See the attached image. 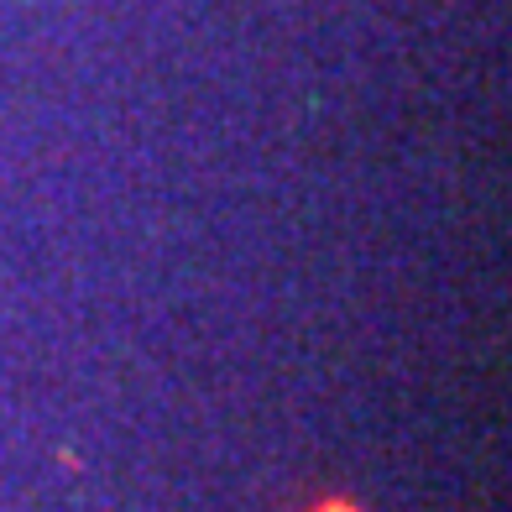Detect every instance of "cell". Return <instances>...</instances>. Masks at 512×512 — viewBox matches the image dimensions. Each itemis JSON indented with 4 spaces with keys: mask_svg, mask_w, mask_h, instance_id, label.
I'll list each match as a JSON object with an SVG mask.
<instances>
[{
    "mask_svg": "<svg viewBox=\"0 0 512 512\" xmlns=\"http://www.w3.org/2000/svg\"><path fill=\"white\" fill-rule=\"evenodd\" d=\"M314 512H361V507H351V502H324V507H314Z\"/></svg>",
    "mask_w": 512,
    "mask_h": 512,
    "instance_id": "obj_1",
    "label": "cell"
}]
</instances>
